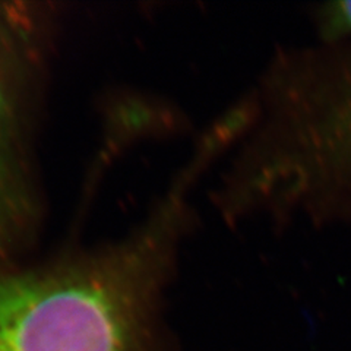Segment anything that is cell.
I'll return each instance as SVG.
<instances>
[{
    "label": "cell",
    "mask_w": 351,
    "mask_h": 351,
    "mask_svg": "<svg viewBox=\"0 0 351 351\" xmlns=\"http://www.w3.org/2000/svg\"><path fill=\"white\" fill-rule=\"evenodd\" d=\"M176 211L166 208L112 245L0 271V351H139Z\"/></svg>",
    "instance_id": "obj_1"
},
{
    "label": "cell",
    "mask_w": 351,
    "mask_h": 351,
    "mask_svg": "<svg viewBox=\"0 0 351 351\" xmlns=\"http://www.w3.org/2000/svg\"><path fill=\"white\" fill-rule=\"evenodd\" d=\"M44 47V15L0 3V271L34 223L29 126Z\"/></svg>",
    "instance_id": "obj_2"
},
{
    "label": "cell",
    "mask_w": 351,
    "mask_h": 351,
    "mask_svg": "<svg viewBox=\"0 0 351 351\" xmlns=\"http://www.w3.org/2000/svg\"><path fill=\"white\" fill-rule=\"evenodd\" d=\"M329 25L335 31L351 32V2L337 3L329 12Z\"/></svg>",
    "instance_id": "obj_3"
}]
</instances>
